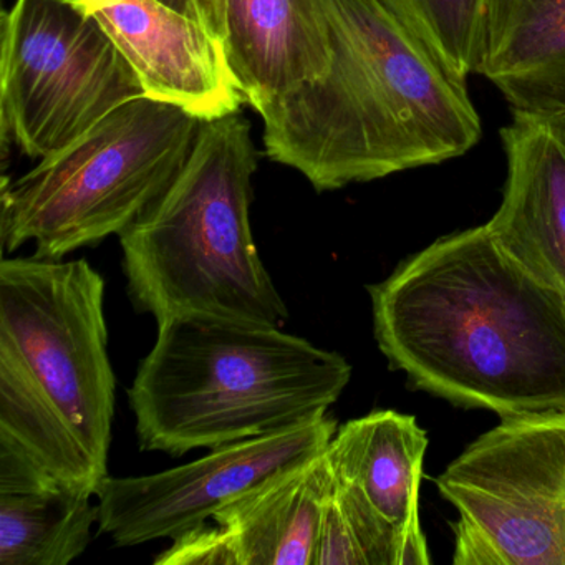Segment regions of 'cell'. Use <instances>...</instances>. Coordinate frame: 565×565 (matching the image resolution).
Wrapping results in <instances>:
<instances>
[{"label": "cell", "instance_id": "cell-10", "mask_svg": "<svg viewBox=\"0 0 565 565\" xmlns=\"http://www.w3.org/2000/svg\"><path fill=\"white\" fill-rule=\"evenodd\" d=\"M140 78L145 95L200 120L239 114L247 104L226 45L160 0H118L95 14Z\"/></svg>", "mask_w": 565, "mask_h": 565}, {"label": "cell", "instance_id": "cell-15", "mask_svg": "<svg viewBox=\"0 0 565 565\" xmlns=\"http://www.w3.org/2000/svg\"><path fill=\"white\" fill-rule=\"evenodd\" d=\"M326 449L214 515L234 565H313L320 521L333 486Z\"/></svg>", "mask_w": 565, "mask_h": 565}, {"label": "cell", "instance_id": "cell-21", "mask_svg": "<svg viewBox=\"0 0 565 565\" xmlns=\"http://www.w3.org/2000/svg\"><path fill=\"white\" fill-rule=\"evenodd\" d=\"M117 2L118 0H75V4L90 15H95L102 9L110 8V6L117 4Z\"/></svg>", "mask_w": 565, "mask_h": 565}, {"label": "cell", "instance_id": "cell-5", "mask_svg": "<svg viewBox=\"0 0 565 565\" xmlns=\"http://www.w3.org/2000/svg\"><path fill=\"white\" fill-rule=\"evenodd\" d=\"M256 148L241 114L204 120L181 170L120 234L127 292L158 323L220 317L284 327L289 309L250 227Z\"/></svg>", "mask_w": 565, "mask_h": 565}, {"label": "cell", "instance_id": "cell-17", "mask_svg": "<svg viewBox=\"0 0 565 565\" xmlns=\"http://www.w3.org/2000/svg\"><path fill=\"white\" fill-rule=\"evenodd\" d=\"M459 81L478 72L484 0H385Z\"/></svg>", "mask_w": 565, "mask_h": 565}, {"label": "cell", "instance_id": "cell-7", "mask_svg": "<svg viewBox=\"0 0 565 565\" xmlns=\"http://www.w3.org/2000/svg\"><path fill=\"white\" fill-rule=\"evenodd\" d=\"M0 29L4 153L51 157L145 95L114 39L75 0H15Z\"/></svg>", "mask_w": 565, "mask_h": 565}, {"label": "cell", "instance_id": "cell-8", "mask_svg": "<svg viewBox=\"0 0 565 565\" xmlns=\"http://www.w3.org/2000/svg\"><path fill=\"white\" fill-rule=\"evenodd\" d=\"M455 565H565V409L501 419L436 478Z\"/></svg>", "mask_w": 565, "mask_h": 565}, {"label": "cell", "instance_id": "cell-2", "mask_svg": "<svg viewBox=\"0 0 565 565\" xmlns=\"http://www.w3.org/2000/svg\"><path fill=\"white\" fill-rule=\"evenodd\" d=\"M322 81L260 108L267 157L317 191L382 180L471 151L482 137L456 78L385 0H319Z\"/></svg>", "mask_w": 565, "mask_h": 565}, {"label": "cell", "instance_id": "cell-6", "mask_svg": "<svg viewBox=\"0 0 565 565\" xmlns=\"http://www.w3.org/2000/svg\"><path fill=\"white\" fill-rule=\"evenodd\" d=\"M203 121L143 95L18 180L4 177L2 250L32 243L34 256L65 259L120 236L177 177Z\"/></svg>", "mask_w": 565, "mask_h": 565}, {"label": "cell", "instance_id": "cell-13", "mask_svg": "<svg viewBox=\"0 0 565 565\" xmlns=\"http://www.w3.org/2000/svg\"><path fill=\"white\" fill-rule=\"evenodd\" d=\"M428 435L415 416L372 412L337 428L327 445L333 475L355 488L399 531V564L428 565L419 488Z\"/></svg>", "mask_w": 565, "mask_h": 565}, {"label": "cell", "instance_id": "cell-9", "mask_svg": "<svg viewBox=\"0 0 565 565\" xmlns=\"http://www.w3.org/2000/svg\"><path fill=\"white\" fill-rule=\"evenodd\" d=\"M323 415L290 428L211 449L154 475L108 476L98 489V532L120 547L177 539L279 472L319 455L335 435Z\"/></svg>", "mask_w": 565, "mask_h": 565}, {"label": "cell", "instance_id": "cell-18", "mask_svg": "<svg viewBox=\"0 0 565 565\" xmlns=\"http://www.w3.org/2000/svg\"><path fill=\"white\" fill-rule=\"evenodd\" d=\"M333 484H335V476H333ZM313 565H366L365 555L356 542L352 525L337 498L333 486L323 508Z\"/></svg>", "mask_w": 565, "mask_h": 565}, {"label": "cell", "instance_id": "cell-3", "mask_svg": "<svg viewBox=\"0 0 565 565\" xmlns=\"http://www.w3.org/2000/svg\"><path fill=\"white\" fill-rule=\"evenodd\" d=\"M115 392L100 273L85 259H2L0 492L97 498Z\"/></svg>", "mask_w": 565, "mask_h": 565}, {"label": "cell", "instance_id": "cell-16", "mask_svg": "<svg viewBox=\"0 0 565 565\" xmlns=\"http://www.w3.org/2000/svg\"><path fill=\"white\" fill-rule=\"evenodd\" d=\"M94 495L0 492V565H68L84 554L98 524Z\"/></svg>", "mask_w": 565, "mask_h": 565}, {"label": "cell", "instance_id": "cell-19", "mask_svg": "<svg viewBox=\"0 0 565 565\" xmlns=\"http://www.w3.org/2000/svg\"><path fill=\"white\" fill-rule=\"evenodd\" d=\"M157 565H234L220 525H201L173 539V545L154 558Z\"/></svg>", "mask_w": 565, "mask_h": 565}, {"label": "cell", "instance_id": "cell-11", "mask_svg": "<svg viewBox=\"0 0 565 565\" xmlns=\"http://www.w3.org/2000/svg\"><path fill=\"white\" fill-rule=\"evenodd\" d=\"M501 141L508 177L486 226L565 300V121L512 115Z\"/></svg>", "mask_w": 565, "mask_h": 565}, {"label": "cell", "instance_id": "cell-12", "mask_svg": "<svg viewBox=\"0 0 565 565\" xmlns=\"http://www.w3.org/2000/svg\"><path fill=\"white\" fill-rule=\"evenodd\" d=\"M224 45L256 111L322 81L332 57L319 0H226Z\"/></svg>", "mask_w": 565, "mask_h": 565}, {"label": "cell", "instance_id": "cell-4", "mask_svg": "<svg viewBox=\"0 0 565 565\" xmlns=\"http://www.w3.org/2000/svg\"><path fill=\"white\" fill-rule=\"evenodd\" d=\"M352 366L282 327L220 317L158 323L128 403L141 451L180 456L327 415Z\"/></svg>", "mask_w": 565, "mask_h": 565}, {"label": "cell", "instance_id": "cell-1", "mask_svg": "<svg viewBox=\"0 0 565 565\" xmlns=\"http://www.w3.org/2000/svg\"><path fill=\"white\" fill-rule=\"evenodd\" d=\"M376 343L415 388L501 419L565 409V300L486 224L369 286Z\"/></svg>", "mask_w": 565, "mask_h": 565}, {"label": "cell", "instance_id": "cell-20", "mask_svg": "<svg viewBox=\"0 0 565 565\" xmlns=\"http://www.w3.org/2000/svg\"><path fill=\"white\" fill-rule=\"evenodd\" d=\"M161 4L200 22L211 34L226 41V0H160Z\"/></svg>", "mask_w": 565, "mask_h": 565}, {"label": "cell", "instance_id": "cell-14", "mask_svg": "<svg viewBox=\"0 0 565 565\" xmlns=\"http://www.w3.org/2000/svg\"><path fill=\"white\" fill-rule=\"evenodd\" d=\"M476 75L512 115L565 121V0H484Z\"/></svg>", "mask_w": 565, "mask_h": 565}]
</instances>
